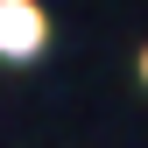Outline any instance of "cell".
I'll return each instance as SVG.
<instances>
[{"mask_svg":"<svg viewBox=\"0 0 148 148\" xmlns=\"http://www.w3.org/2000/svg\"><path fill=\"white\" fill-rule=\"evenodd\" d=\"M0 49H7V57L42 49V14H35L28 0H0Z\"/></svg>","mask_w":148,"mask_h":148,"instance_id":"cell-1","label":"cell"}]
</instances>
